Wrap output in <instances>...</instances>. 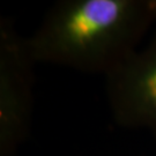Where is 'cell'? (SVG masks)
Returning <instances> with one entry per match:
<instances>
[{
	"label": "cell",
	"instance_id": "cell-1",
	"mask_svg": "<svg viewBox=\"0 0 156 156\" xmlns=\"http://www.w3.org/2000/svg\"><path fill=\"white\" fill-rule=\"evenodd\" d=\"M156 0H62L27 38L34 62L106 76L141 46Z\"/></svg>",
	"mask_w": 156,
	"mask_h": 156
},
{
	"label": "cell",
	"instance_id": "cell-2",
	"mask_svg": "<svg viewBox=\"0 0 156 156\" xmlns=\"http://www.w3.org/2000/svg\"><path fill=\"white\" fill-rule=\"evenodd\" d=\"M27 45L8 19L0 22V156H14L29 135L33 65Z\"/></svg>",
	"mask_w": 156,
	"mask_h": 156
},
{
	"label": "cell",
	"instance_id": "cell-3",
	"mask_svg": "<svg viewBox=\"0 0 156 156\" xmlns=\"http://www.w3.org/2000/svg\"><path fill=\"white\" fill-rule=\"evenodd\" d=\"M104 79L115 123L156 139V34Z\"/></svg>",
	"mask_w": 156,
	"mask_h": 156
}]
</instances>
